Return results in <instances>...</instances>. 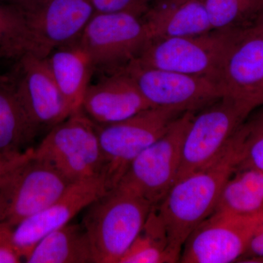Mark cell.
<instances>
[{
    "instance_id": "1",
    "label": "cell",
    "mask_w": 263,
    "mask_h": 263,
    "mask_svg": "<svg viewBox=\"0 0 263 263\" xmlns=\"http://www.w3.org/2000/svg\"><path fill=\"white\" fill-rule=\"evenodd\" d=\"M240 148L238 129L219 157L177 180L155 206L178 253L192 232L215 211L223 186L236 170Z\"/></svg>"
},
{
    "instance_id": "2",
    "label": "cell",
    "mask_w": 263,
    "mask_h": 263,
    "mask_svg": "<svg viewBox=\"0 0 263 263\" xmlns=\"http://www.w3.org/2000/svg\"><path fill=\"white\" fill-rule=\"evenodd\" d=\"M153 207L136 194L115 188L86 208L81 224L89 237L95 263H119Z\"/></svg>"
},
{
    "instance_id": "3",
    "label": "cell",
    "mask_w": 263,
    "mask_h": 263,
    "mask_svg": "<svg viewBox=\"0 0 263 263\" xmlns=\"http://www.w3.org/2000/svg\"><path fill=\"white\" fill-rule=\"evenodd\" d=\"M241 29H214L190 37L152 40L133 61L217 83L227 53Z\"/></svg>"
},
{
    "instance_id": "4",
    "label": "cell",
    "mask_w": 263,
    "mask_h": 263,
    "mask_svg": "<svg viewBox=\"0 0 263 263\" xmlns=\"http://www.w3.org/2000/svg\"><path fill=\"white\" fill-rule=\"evenodd\" d=\"M34 156L51 164L72 183L103 178L97 125L81 110L48 130L34 148Z\"/></svg>"
},
{
    "instance_id": "5",
    "label": "cell",
    "mask_w": 263,
    "mask_h": 263,
    "mask_svg": "<svg viewBox=\"0 0 263 263\" xmlns=\"http://www.w3.org/2000/svg\"><path fill=\"white\" fill-rule=\"evenodd\" d=\"M181 114L163 108H149L121 122L96 124L107 192L117 188L135 159L162 136Z\"/></svg>"
},
{
    "instance_id": "6",
    "label": "cell",
    "mask_w": 263,
    "mask_h": 263,
    "mask_svg": "<svg viewBox=\"0 0 263 263\" xmlns=\"http://www.w3.org/2000/svg\"><path fill=\"white\" fill-rule=\"evenodd\" d=\"M195 112H186L171 123L158 139L132 162L117 188L158 205L176 182L185 135Z\"/></svg>"
},
{
    "instance_id": "7",
    "label": "cell",
    "mask_w": 263,
    "mask_h": 263,
    "mask_svg": "<svg viewBox=\"0 0 263 263\" xmlns=\"http://www.w3.org/2000/svg\"><path fill=\"white\" fill-rule=\"evenodd\" d=\"M254 110L234 99L222 97L195 113L183 139L176 181L219 157Z\"/></svg>"
},
{
    "instance_id": "8",
    "label": "cell",
    "mask_w": 263,
    "mask_h": 263,
    "mask_svg": "<svg viewBox=\"0 0 263 263\" xmlns=\"http://www.w3.org/2000/svg\"><path fill=\"white\" fill-rule=\"evenodd\" d=\"M150 41L143 18L127 12L95 13L80 38L95 72L103 74L124 68Z\"/></svg>"
},
{
    "instance_id": "9",
    "label": "cell",
    "mask_w": 263,
    "mask_h": 263,
    "mask_svg": "<svg viewBox=\"0 0 263 263\" xmlns=\"http://www.w3.org/2000/svg\"><path fill=\"white\" fill-rule=\"evenodd\" d=\"M15 5L25 22L27 52L43 59L79 41L95 14L91 0H26Z\"/></svg>"
},
{
    "instance_id": "10",
    "label": "cell",
    "mask_w": 263,
    "mask_h": 263,
    "mask_svg": "<svg viewBox=\"0 0 263 263\" xmlns=\"http://www.w3.org/2000/svg\"><path fill=\"white\" fill-rule=\"evenodd\" d=\"M72 183L33 153L0 179V197L6 210L5 222L14 228L56 201Z\"/></svg>"
},
{
    "instance_id": "11",
    "label": "cell",
    "mask_w": 263,
    "mask_h": 263,
    "mask_svg": "<svg viewBox=\"0 0 263 263\" xmlns=\"http://www.w3.org/2000/svg\"><path fill=\"white\" fill-rule=\"evenodd\" d=\"M262 220L263 213L245 216L215 211L189 235L180 262H237L245 254Z\"/></svg>"
},
{
    "instance_id": "12",
    "label": "cell",
    "mask_w": 263,
    "mask_h": 263,
    "mask_svg": "<svg viewBox=\"0 0 263 263\" xmlns=\"http://www.w3.org/2000/svg\"><path fill=\"white\" fill-rule=\"evenodd\" d=\"M124 69L152 108L195 112L223 97L217 83L207 78L145 67L135 61Z\"/></svg>"
},
{
    "instance_id": "13",
    "label": "cell",
    "mask_w": 263,
    "mask_h": 263,
    "mask_svg": "<svg viewBox=\"0 0 263 263\" xmlns=\"http://www.w3.org/2000/svg\"><path fill=\"white\" fill-rule=\"evenodd\" d=\"M18 60L13 81L19 98L38 130H50L73 114L45 59L25 52Z\"/></svg>"
},
{
    "instance_id": "14",
    "label": "cell",
    "mask_w": 263,
    "mask_h": 263,
    "mask_svg": "<svg viewBox=\"0 0 263 263\" xmlns=\"http://www.w3.org/2000/svg\"><path fill=\"white\" fill-rule=\"evenodd\" d=\"M223 97L249 105H263V35L242 29L227 53L218 79Z\"/></svg>"
},
{
    "instance_id": "15",
    "label": "cell",
    "mask_w": 263,
    "mask_h": 263,
    "mask_svg": "<svg viewBox=\"0 0 263 263\" xmlns=\"http://www.w3.org/2000/svg\"><path fill=\"white\" fill-rule=\"evenodd\" d=\"M106 193L103 178L72 183L56 201L18 223L13 228L12 240L24 260L46 235L70 223Z\"/></svg>"
},
{
    "instance_id": "16",
    "label": "cell",
    "mask_w": 263,
    "mask_h": 263,
    "mask_svg": "<svg viewBox=\"0 0 263 263\" xmlns=\"http://www.w3.org/2000/svg\"><path fill=\"white\" fill-rule=\"evenodd\" d=\"M152 108L130 76L121 70L104 74L91 84L85 94L81 111L98 125L114 124Z\"/></svg>"
},
{
    "instance_id": "17",
    "label": "cell",
    "mask_w": 263,
    "mask_h": 263,
    "mask_svg": "<svg viewBox=\"0 0 263 263\" xmlns=\"http://www.w3.org/2000/svg\"><path fill=\"white\" fill-rule=\"evenodd\" d=\"M142 18L151 41L214 30L204 0H155Z\"/></svg>"
},
{
    "instance_id": "18",
    "label": "cell",
    "mask_w": 263,
    "mask_h": 263,
    "mask_svg": "<svg viewBox=\"0 0 263 263\" xmlns=\"http://www.w3.org/2000/svg\"><path fill=\"white\" fill-rule=\"evenodd\" d=\"M45 60L72 114L80 111L95 72L91 57L80 39L55 48Z\"/></svg>"
},
{
    "instance_id": "19",
    "label": "cell",
    "mask_w": 263,
    "mask_h": 263,
    "mask_svg": "<svg viewBox=\"0 0 263 263\" xmlns=\"http://www.w3.org/2000/svg\"><path fill=\"white\" fill-rule=\"evenodd\" d=\"M24 260L27 263H95L84 227L70 222L46 235Z\"/></svg>"
},
{
    "instance_id": "20",
    "label": "cell",
    "mask_w": 263,
    "mask_h": 263,
    "mask_svg": "<svg viewBox=\"0 0 263 263\" xmlns=\"http://www.w3.org/2000/svg\"><path fill=\"white\" fill-rule=\"evenodd\" d=\"M38 129L19 98L13 80L0 77V150L26 151Z\"/></svg>"
},
{
    "instance_id": "21",
    "label": "cell",
    "mask_w": 263,
    "mask_h": 263,
    "mask_svg": "<svg viewBox=\"0 0 263 263\" xmlns=\"http://www.w3.org/2000/svg\"><path fill=\"white\" fill-rule=\"evenodd\" d=\"M215 211L245 216L263 213V171H235L223 186Z\"/></svg>"
},
{
    "instance_id": "22",
    "label": "cell",
    "mask_w": 263,
    "mask_h": 263,
    "mask_svg": "<svg viewBox=\"0 0 263 263\" xmlns=\"http://www.w3.org/2000/svg\"><path fill=\"white\" fill-rule=\"evenodd\" d=\"M180 259L181 254L171 246L165 227L154 206L119 263H174Z\"/></svg>"
},
{
    "instance_id": "23",
    "label": "cell",
    "mask_w": 263,
    "mask_h": 263,
    "mask_svg": "<svg viewBox=\"0 0 263 263\" xmlns=\"http://www.w3.org/2000/svg\"><path fill=\"white\" fill-rule=\"evenodd\" d=\"M213 29L250 27L263 10V0H204Z\"/></svg>"
},
{
    "instance_id": "24",
    "label": "cell",
    "mask_w": 263,
    "mask_h": 263,
    "mask_svg": "<svg viewBox=\"0 0 263 263\" xmlns=\"http://www.w3.org/2000/svg\"><path fill=\"white\" fill-rule=\"evenodd\" d=\"M27 50V29L20 10L13 3L0 2V57H18Z\"/></svg>"
},
{
    "instance_id": "25",
    "label": "cell",
    "mask_w": 263,
    "mask_h": 263,
    "mask_svg": "<svg viewBox=\"0 0 263 263\" xmlns=\"http://www.w3.org/2000/svg\"><path fill=\"white\" fill-rule=\"evenodd\" d=\"M252 112L239 128L240 157L236 170L263 171V105Z\"/></svg>"
},
{
    "instance_id": "26",
    "label": "cell",
    "mask_w": 263,
    "mask_h": 263,
    "mask_svg": "<svg viewBox=\"0 0 263 263\" xmlns=\"http://www.w3.org/2000/svg\"><path fill=\"white\" fill-rule=\"evenodd\" d=\"M155 0H91L96 13L127 12L139 16L148 11Z\"/></svg>"
},
{
    "instance_id": "27",
    "label": "cell",
    "mask_w": 263,
    "mask_h": 263,
    "mask_svg": "<svg viewBox=\"0 0 263 263\" xmlns=\"http://www.w3.org/2000/svg\"><path fill=\"white\" fill-rule=\"evenodd\" d=\"M13 228L8 223H0V263H18L24 260L12 240Z\"/></svg>"
},
{
    "instance_id": "28",
    "label": "cell",
    "mask_w": 263,
    "mask_h": 263,
    "mask_svg": "<svg viewBox=\"0 0 263 263\" xmlns=\"http://www.w3.org/2000/svg\"><path fill=\"white\" fill-rule=\"evenodd\" d=\"M34 148L26 151L0 150V179L10 170L29 159Z\"/></svg>"
},
{
    "instance_id": "29",
    "label": "cell",
    "mask_w": 263,
    "mask_h": 263,
    "mask_svg": "<svg viewBox=\"0 0 263 263\" xmlns=\"http://www.w3.org/2000/svg\"><path fill=\"white\" fill-rule=\"evenodd\" d=\"M239 260L263 262V220L249 242L248 248Z\"/></svg>"
},
{
    "instance_id": "30",
    "label": "cell",
    "mask_w": 263,
    "mask_h": 263,
    "mask_svg": "<svg viewBox=\"0 0 263 263\" xmlns=\"http://www.w3.org/2000/svg\"><path fill=\"white\" fill-rule=\"evenodd\" d=\"M251 30L257 34L263 35V10L262 13L254 20L253 23L249 27Z\"/></svg>"
},
{
    "instance_id": "31",
    "label": "cell",
    "mask_w": 263,
    "mask_h": 263,
    "mask_svg": "<svg viewBox=\"0 0 263 263\" xmlns=\"http://www.w3.org/2000/svg\"><path fill=\"white\" fill-rule=\"evenodd\" d=\"M5 218H6V210H5L4 202L0 197V223L4 222Z\"/></svg>"
},
{
    "instance_id": "32",
    "label": "cell",
    "mask_w": 263,
    "mask_h": 263,
    "mask_svg": "<svg viewBox=\"0 0 263 263\" xmlns=\"http://www.w3.org/2000/svg\"><path fill=\"white\" fill-rule=\"evenodd\" d=\"M5 1L13 3V4H20V3H24L26 0H5Z\"/></svg>"
}]
</instances>
